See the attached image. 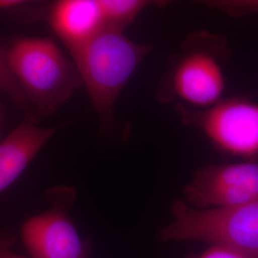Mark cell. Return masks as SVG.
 <instances>
[{"instance_id":"1","label":"cell","mask_w":258,"mask_h":258,"mask_svg":"<svg viewBox=\"0 0 258 258\" xmlns=\"http://www.w3.org/2000/svg\"><path fill=\"white\" fill-rule=\"evenodd\" d=\"M6 55L35 120L53 114L83 85L72 58L50 39L20 38Z\"/></svg>"},{"instance_id":"2","label":"cell","mask_w":258,"mask_h":258,"mask_svg":"<svg viewBox=\"0 0 258 258\" xmlns=\"http://www.w3.org/2000/svg\"><path fill=\"white\" fill-rule=\"evenodd\" d=\"M149 51L150 47L131 40L123 31L107 27L70 51L102 125L113 120L120 93Z\"/></svg>"},{"instance_id":"3","label":"cell","mask_w":258,"mask_h":258,"mask_svg":"<svg viewBox=\"0 0 258 258\" xmlns=\"http://www.w3.org/2000/svg\"><path fill=\"white\" fill-rule=\"evenodd\" d=\"M172 221L160 232L163 241H201L258 258V199L237 207L198 210L178 200Z\"/></svg>"},{"instance_id":"4","label":"cell","mask_w":258,"mask_h":258,"mask_svg":"<svg viewBox=\"0 0 258 258\" xmlns=\"http://www.w3.org/2000/svg\"><path fill=\"white\" fill-rule=\"evenodd\" d=\"M51 208L28 218L20 236L33 258H89L90 248L80 235L69 210L76 194L71 187H55L49 194Z\"/></svg>"},{"instance_id":"5","label":"cell","mask_w":258,"mask_h":258,"mask_svg":"<svg viewBox=\"0 0 258 258\" xmlns=\"http://www.w3.org/2000/svg\"><path fill=\"white\" fill-rule=\"evenodd\" d=\"M187 123L200 129L215 148L234 156L258 155V104L230 99L202 111L180 107Z\"/></svg>"},{"instance_id":"6","label":"cell","mask_w":258,"mask_h":258,"mask_svg":"<svg viewBox=\"0 0 258 258\" xmlns=\"http://www.w3.org/2000/svg\"><path fill=\"white\" fill-rule=\"evenodd\" d=\"M184 203L198 210L237 207L258 199V164L205 166L184 189Z\"/></svg>"},{"instance_id":"7","label":"cell","mask_w":258,"mask_h":258,"mask_svg":"<svg viewBox=\"0 0 258 258\" xmlns=\"http://www.w3.org/2000/svg\"><path fill=\"white\" fill-rule=\"evenodd\" d=\"M170 84L176 96L184 102L208 108L221 101L225 76L211 51L194 49L178 60Z\"/></svg>"},{"instance_id":"8","label":"cell","mask_w":258,"mask_h":258,"mask_svg":"<svg viewBox=\"0 0 258 258\" xmlns=\"http://www.w3.org/2000/svg\"><path fill=\"white\" fill-rule=\"evenodd\" d=\"M55 131L25 118L0 142V194L23 174Z\"/></svg>"},{"instance_id":"9","label":"cell","mask_w":258,"mask_h":258,"mask_svg":"<svg viewBox=\"0 0 258 258\" xmlns=\"http://www.w3.org/2000/svg\"><path fill=\"white\" fill-rule=\"evenodd\" d=\"M48 22L70 51L105 28L100 0H60L48 11Z\"/></svg>"},{"instance_id":"10","label":"cell","mask_w":258,"mask_h":258,"mask_svg":"<svg viewBox=\"0 0 258 258\" xmlns=\"http://www.w3.org/2000/svg\"><path fill=\"white\" fill-rule=\"evenodd\" d=\"M105 27L123 31L148 7L142 0H100Z\"/></svg>"},{"instance_id":"11","label":"cell","mask_w":258,"mask_h":258,"mask_svg":"<svg viewBox=\"0 0 258 258\" xmlns=\"http://www.w3.org/2000/svg\"><path fill=\"white\" fill-rule=\"evenodd\" d=\"M0 92L6 94L16 104V106L24 112L25 118L36 121L34 120L30 106L23 93L21 92L19 84L16 82L14 76L11 72L8 60H7L6 50H3L1 48H0Z\"/></svg>"},{"instance_id":"12","label":"cell","mask_w":258,"mask_h":258,"mask_svg":"<svg viewBox=\"0 0 258 258\" xmlns=\"http://www.w3.org/2000/svg\"><path fill=\"white\" fill-rule=\"evenodd\" d=\"M198 258H249L239 251L234 249L220 246V245H212L209 249L201 254Z\"/></svg>"},{"instance_id":"13","label":"cell","mask_w":258,"mask_h":258,"mask_svg":"<svg viewBox=\"0 0 258 258\" xmlns=\"http://www.w3.org/2000/svg\"><path fill=\"white\" fill-rule=\"evenodd\" d=\"M0 258H33L31 256H22L12 250L11 240L3 234H0Z\"/></svg>"},{"instance_id":"14","label":"cell","mask_w":258,"mask_h":258,"mask_svg":"<svg viewBox=\"0 0 258 258\" xmlns=\"http://www.w3.org/2000/svg\"><path fill=\"white\" fill-rule=\"evenodd\" d=\"M25 4V1L19 0H0V12L13 11L21 7Z\"/></svg>"},{"instance_id":"15","label":"cell","mask_w":258,"mask_h":258,"mask_svg":"<svg viewBox=\"0 0 258 258\" xmlns=\"http://www.w3.org/2000/svg\"><path fill=\"white\" fill-rule=\"evenodd\" d=\"M1 120H2V116H1V109H0V128H1Z\"/></svg>"}]
</instances>
